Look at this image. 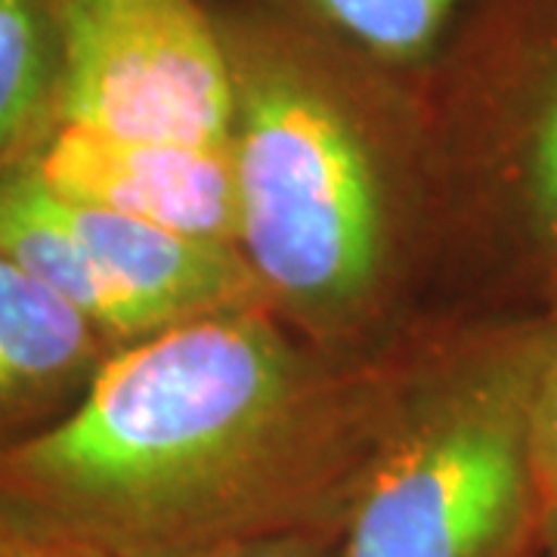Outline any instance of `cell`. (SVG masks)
<instances>
[{"mask_svg": "<svg viewBox=\"0 0 557 557\" xmlns=\"http://www.w3.org/2000/svg\"><path fill=\"white\" fill-rule=\"evenodd\" d=\"M335 542H338V523H325V527L242 539L201 557H335Z\"/></svg>", "mask_w": 557, "mask_h": 557, "instance_id": "4fadbf2b", "label": "cell"}, {"mask_svg": "<svg viewBox=\"0 0 557 557\" xmlns=\"http://www.w3.org/2000/svg\"><path fill=\"white\" fill-rule=\"evenodd\" d=\"M60 16L62 124L146 143L230 146L233 60L220 20L199 0H60Z\"/></svg>", "mask_w": 557, "mask_h": 557, "instance_id": "277c9868", "label": "cell"}, {"mask_svg": "<svg viewBox=\"0 0 557 557\" xmlns=\"http://www.w3.org/2000/svg\"><path fill=\"white\" fill-rule=\"evenodd\" d=\"M530 453L539 498V530L557 520V338L548 344L539 369L533 416H530Z\"/></svg>", "mask_w": 557, "mask_h": 557, "instance_id": "8fae6325", "label": "cell"}, {"mask_svg": "<svg viewBox=\"0 0 557 557\" xmlns=\"http://www.w3.org/2000/svg\"><path fill=\"white\" fill-rule=\"evenodd\" d=\"M539 536H542V545H557V520L545 523V527L539 530Z\"/></svg>", "mask_w": 557, "mask_h": 557, "instance_id": "2e32d148", "label": "cell"}, {"mask_svg": "<svg viewBox=\"0 0 557 557\" xmlns=\"http://www.w3.org/2000/svg\"><path fill=\"white\" fill-rule=\"evenodd\" d=\"M0 557H102L94 548L65 539L38 523L16 518L13 511L0 508Z\"/></svg>", "mask_w": 557, "mask_h": 557, "instance_id": "5bb4252c", "label": "cell"}, {"mask_svg": "<svg viewBox=\"0 0 557 557\" xmlns=\"http://www.w3.org/2000/svg\"><path fill=\"white\" fill-rule=\"evenodd\" d=\"M109 354L69 300L0 251V456L69 416Z\"/></svg>", "mask_w": 557, "mask_h": 557, "instance_id": "52a82bcc", "label": "cell"}, {"mask_svg": "<svg viewBox=\"0 0 557 557\" xmlns=\"http://www.w3.org/2000/svg\"><path fill=\"white\" fill-rule=\"evenodd\" d=\"M515 557H542V536L530 539V542H527Z\"/></svg>", "mask_w": 557, "mask_h": 557, "instance_id": "9a60e30c", "label": "cell"}, {"mask_svg": "<svg viewBox=\"0 0 557 557\" xmlns=\"http://www.w3.org/2000/svg\"><path fill=\"white\" fill-rule=\"evenodd\" d=\"M530 168H533V193H536L539 211L557 236V78L552 81L536 112Z\"/></svg>", "mask_w": 557, "mask_h": 557, "instance_id": "7c38bea8", "label": "cell"}, {"mask_svg": "<svg viewBox=\"0 0 557 557\" xmlns=\"http://www.w3.org/2000/svg\"><path fill=\"white\" fill-rule=\"evenodd\" d=\"M338 391L260 307L112 350L75 409L0 456V508L102 557H201L341 523L391 421Z\"/></svg>", "mask_w": 557, "mask_h": 557, "instance_id": "6da1fadb", "label": "cell"}, {"mask_svg": "<svg viewBox=\"0 0 557 557\" xmlns=\"http://www.w3.org/2000/svg\"><path fill=\"white\" fill-rule=\"evenodd\" d=\"M220 28L236 78V248L263 295L344 317L384 260V196L354 90L298 28Z\"/></svg>", "mask_w": 557, "mask_h": 557, "instance_id": "7a4b0ae2", "label": "cell"}, {"mask_svg": "<svg viewBox=\"0 0 557 557\" xmlns=\"http://www.w3.org/2000/svg\"><path fill=\"white\" fill-rule=\"evenodd\" d=\"M548 341L443 369L381 434L335 557H515L539 536L530 416Z\"/></svg>", "mask_w": 557, "mask_h": 557, "instance_id": "3957f363", "label": "cell"}, {"mask_svg": "<svg viewBox=\"0 0 557 557\" xmlns=\"http://www.w3.org/2000/svg\"><path fill=\"white\" fill-rule=\"evenodd\" d=\"M0 251L69 300L112 350L131 344L121 307L87 258L69 205L40 174V156L0 174Z\"/></svg>", "mask_w": 557, "mask_h": 557, "instance_id": "ba28073f", "label": "cell"}, {"mask_svg": "<svg viewBox=\"0 0 557 557\" xmlns=\"http://www.w3.org/2000/svg\"><path fill=\"white\" fill-rule=\"evenodd\" d=\"M65 205L87 258L121 307L131 344L193 319L260 307L267 298L233 245L189 239L78 201Z\"/></svg>", "mask_w": 557, "mask_h": 557, "instance_id": "8992f818", "label": "cell"}, {"mask_svg": "<svg viewBox=\"0 0 557 557\" xmlns=\"http://www.w3.org/2000/svg\"><path fill=\"white\" fill-rule=\"evenodd\" d=\"M62 72L60 0H0V174L60 131Z\"/></svg>", "mask_w": 557, "mask_h": 557, "instance_id": "9c48e42d", "label": "cell"}, {"mask_svg": "<svg viewBox=\"0 0 557 557\" xmlns=\"http://www.w3.org/2000/svg\"><path fill=\"white\" fill-rule=\"evenodd\" d=\"M40 174L62 199L236 248L230 146L146 143L62 124L40 152Z\"/></svg>", "mask_w": 557, "mask_h": 557, "instance_id": "5b68a950", "label": "cell"}, {"mask_svg": "<svg viewBox=\"0 0 557 557\" xmlns=\"http://www.w3.org/2000/svg\"><path fill=\"white\" fill-rule=\"evenodd\" d=\"M465 0H292L319 35L359 60L409 69L446 38Z\"/></svg>", "mask_w": 557, "mask_h": 557, "instance_id": "30bf717a", "label": "cell"}]
</instances>
